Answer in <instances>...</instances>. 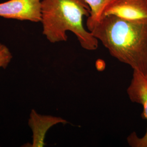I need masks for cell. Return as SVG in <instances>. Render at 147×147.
Instances as JSON below:
<instances>
[{
    "label": "cell",
    "instance_id": "6da1fadb",
    "mask_svg": "<svg viewBox=\"0 0 147 147\" xmlns=\"http://www.w3.org/2000/svg\"><path fill=\"white\" fill-rule=\"evenodd\" d=\"M86 25L112 56L147 76V20L103 16L95 21L87 19Z\"/></svg>",
    "mask_w": 147,
    "mask_h": 147
},
{
    "label": "cell",
    "instance_id": "7a4b0ae2",
    "mask_svg": "<svg viewBox=\"0 0 147 147\" xmlns=\"http://www.w3.org/2000/svg\"><path fill=\"white\" fill-rule=\"evenodd\" d=\"M42 34L51 43L66 42L67 32L76 36L81 47L89 51L98 47V40L85 29L83 18L90 16L85 0H42Z\"/></svg>",
    "mask_w": 147,
    "mask_h": 147
},
{
    "label": "cell",
    "instance_id": "3957f363",
    "mask_svg": "<svg viewBox=\"0 0 147 147\" xmlns=\"http://www.w3.org/2000/svg\"><path fill=\"white\" fill-rule=\"evenodd\" d=\"M42 0H8L0 3V17L19 21L39 22Z\"/></svg>",
    "mask_w": 147,
    "mask_h": 147
},
{
    "label": "cell",
    "instance_id": "277c9868",
    "mask_svg": "<svg viewBox=\"0 0 147 147\" xmlns=\"http://www.w3.org/2000/svg\"><path fill=\"white\" fill-rule=\"evenodd\" d=\"M127 94L133 102L142 105V115L147 121V76L134 70L130 84L127 88ZM127 142L132 147H147V128L146 132L139 137L136 132H132L127 138Z\"/></svg>",
    "mask_w": 147,
    "mask_h": 147
},
{
    "label": "cell",
    "instance_id": "5b68a950",
    "mask_svg": "<svg viewBox=\"0 0 147 147\" xmlns=\"http://www.w3.org/2000/svg\"><path fill=\"white\" fill-rule=\"evenodd\" d=\"M115 16L129 20H147V0H110L102 16Z\"/></svg>",
    "mask_w": 147,
    "mask_h": 147
},
{
    "label": "cell",
    "instance_id": "8992f818",
    "mask_svg": "<svg viewBox=\"0 0 147 147\" xmlns=\"http://www.w3.org/2000/svg\"><path fill=\"white\" fill-rule=\"evenodd\" d=\"M59 123L64 124L67 121L61 118L41 116L37 113L36 111H33L29 123L33 131V146H44L45 144L44 139L46 132L51 126Z\"/></svg>",
    "mask_w": 147,
    "mask_h": 147
},
{
    "label": "cell",
    "instance_id": "52a82bcc",
    "mask_svg": "<svg viewBox=\"0 0 147 147\" xmlns=\"http://www.w3.org/2000/svg\"><path fill=\"white\" fill-rule=\"evenodd\" d=\"M91 9V14L88 19L95 21L101 18L102 13L106 5L110 0H85Z\"/></svg>",
    "mask_w": 147,
    "mask_h": 147
},
{
    "label": "cell",
    "instance_id": "ba28073f",
    "mask_svg": "<svg viewBox=\"0 0 147 147\" xmlns=\"http://www.w3.org/2000/svg\"><path fill=\"white\" fill-rule=\"evenodd\" d=\"M12 58L13 56L9 48L5 44L0 43V68H6Z\"/></svg>",
    "mask_w": 147,
    "mask_h": 147
}]
</instances>
